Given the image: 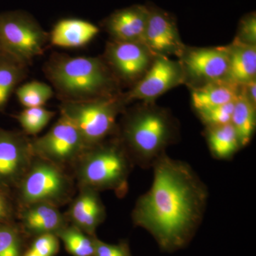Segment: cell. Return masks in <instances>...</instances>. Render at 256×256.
<instances>
[{
  "label": "cell",
  "mask_w": 256,
  "mask_h": 256,
  "mask_svg": "<svg viewBox=\"0 0 256 256\" xmlns=\"http://www.w3.org/2000/svg\"><path fill=\"white\" fill-rule=\"evenodd\" d=\"M28 66L0 50V112H4L13 92L28 74Z\"/></svg>",
  "instance_id": "ffe728a7"
},
{
  "label": "cell",
  "mask_w": 256,
  "mask_h": 256,
  "mask_svg": "<svg viewBox=\"0 0 256 256\" xmlns=\"http://www.w3.org/2000/svg\"><path fill=\"white\" fill-rule=\"evenodd\" d=\"M154 57L143 44L111 40L104 58L119 82L136 84L146 73Z\"/></svg>",
  "instance_id": "8fae6325"
},
{
  "label": "cell",
  "mask_w": 256,
  "mask_h": 256,
  "mask_svg": "<svg viewBox=\"0 0 256 256\" xmlns=\"http://www.w3.org/2000/svg\"><path fill=\"white\" fill-rule=\"evenodd\" d=\"M227 48L229 82L244 86L256 80V45L245 44L234 40Z\"/></svg>",
  "instance_id": "ac0fdd59"
},
{
  "label": "cell",
  "mask_w": 256,
  "mask_h": 256,
  "mask_svg": "<svg viewBox=\"0 0 256 256\" xmlns=\"http://www.w3.org/2000/svg\"><path fill=\"white\" fill-rule=\"evenodd\" d=\"M28 248L42 256H55L60 252V239L56 234H43L32 238Z\"/></svg>",
  "instance_id": "83f0119b"
},
{
  "label": "cell",
  "mask_w": 256,
  "mask_h": 256,
  "mask_svg": "<svg viewBox=\"0 0 256 256\" xmlns=\"http://www.w3.org/2000/svg\"><path fill=\"white\" fill-rule=\"evenodd\" d=\"M256 106L242 92L236 99L232 124L238 134L242 146L252 140L256 130Z\"/></svg>",
  "instance_id": "7402d4cb"
},
{
  "label": "cell",
  "mask_w": 256,
  "mask_h": 256,
  "mask_svg": "<svg viewBox=\"0 0 256 256\" xmlns=\"http://www.w3.org/2000/svg\"><path fill=\"white\" fill-rule=\"evenodd\" d=\"M56 112L44 107L24 108L14 116L22 131L28 137H36L48 126Z\"/></svg>",
  "instance_id": "484cf974"
},
{
  "label": "cell",
  "mask_w": 256,
  "mask_h": 256,
  "mask_svg": "<svg viewBox=\"0 0 256 256\" xmlns=\"http://www.w3.org/2000/svg\"><path fill=\"white\" fill-rule=\"evenodd\" d=\"M122 143L116 136L86 150L70 170L78 188L112 191L119 198L128 193L133 166Z\"/></svg>",
  "instance_id": "277c9868"
},
{
  "label": "cell",
  "mask_w": 256,
  "mask_h": 256,
  "mask_svg": "<svg viewBox=\"0 0 256 256\" xmlns=\"http://www.w3.org/2000/svg\"><path fill=\"white\" fill-rule=\"evenodd\" d=\"M152 168V183L136 202L133 224L150 234L162 252H176L196 235L206 212L208 188L190 164L166 153Z\"/></svg>",
  "instance_id": "6da1fadb"
},
{
  "label": "cell",
  "mask_w": 256,
  "mask_h": 256,
  "mask_svg": "<svg viewBox=\"0 0 256 256\" xmlns=\"http://www.w3.org/2000/svg\"><path fill=\"white\" fill-rule=\"evenodd\" d=\"M94 256H132L127 242L110 244L94 236Z\"/></svg>",
  "instance_id": "f546056e"
},
{
  "label": "cell",
  "mask_w": 256,
  "mask_h": 256,
  "mask_svg": "<svg viewBox=\"0 0 256 256\" xmlns=\"http://www.w3.org/2000/svg\"><path fill=\"white\" fill-rule=\"evenodd\" d=\"M148 18V6L132 5L114 11L104 20V26L112 41L134 42L144 44Z\"/></svg>",
  "instance_id": "2e32d148"
},
{
  "label": "cell",
  "mask_w": 256,
  "mask_h": 256,
  "mask_svg": "<svg viewBox=\"0 0 256 256\" xmlns=\"http://www.w3.org/2000/svg\"><path fill=\"white\" fill-rule=\"evenodd\" d=\"M66 212L68 224L89 236H96V229L106 218L105 205L99 192L86 186L78 188Z\"/></svg>",
  "instance_id": "9a60e30c"
},
{
  "label": "cell",
  "mask_w": 256,
  "mask_h": 256,
  "mask_svg": "<svg viewBox=\"0 0 256 256\" xmlns=\"http://www.w3.org/2000/svg\"><path fill=\"white\" fill-rule=\"evenodd\" d=\"M16 212L12 192L0 188V225L16 222Z\"/></svg>",
  "instance_id": "f1b7e54d"
},
{
  "label": "cell",
  "mask_w": 256,
  "mask_h": 256,
  "mask_svg": "<svg viewBox=\"0 0 256 256\" xmlns=\"http://www.w3.org/2000/svg\"><path fill=\"white\" fill-rule=\"evenodd\" d=\"M34 158L31 138L0 127V188L13 193Z\"/></svg>",
  "instance_id": "9c48e42d"
},
{
  "label": "cell",
  "mask_w": 256,
  "mask_h": 256,
  "mask_svg": "<svg viewBox=\"0 0 256 256\" xmlns=\"http://www.w3.org/2000/svg\"><path fill=\"white\" fill-rule=\"evenodd\" d=\"M48 44V33L31 14L21 10L0 13V45L16 60L28 66Z\"/></svg>",
  "instance_id": "52a82bcc"
},
{
  "label": "cell",
  "mask_w": 256,
  "mask_h": 256,
  "mask_svg": "<svg viewBox=\"0 0 256 256\" xmlns=\"http://www.w3.org/2000/svg\"><path fill=\"white\" fill-rule=\"evenodd\" d=\"M149 8L144 45L154 56L181 57L186 46L182 42L174 18L156 8Z\"/></svg>",
  "instance_id": "4fadbf2b"
},
{
  "label": "cell",
  "mask_w": 256,
  "mask_h": 256,
  "mask_svg": "<svg viewBox=\"0 0 256 256\" xmlns=\"http://www.w3.org/2000/svg\"><path fill=\"white\" fill-rule=\"evenodd\" d=\"M23 256H42L41 255H38V254H36V252H32L31 250L28 248V250H26V252H24Z\"/></svg>",
  "instance_id": "1f68e13d"
},
{
  "label": "cell",
  "mask_w": 256,
  "mask_h": 256,
  "mask_svg": "<svg viewBox=\"0 0 256 256\" xmlns=\"http://www.w3.org/2000/svg\"><path fill=\"white\" fill-rule=\"evenodd\" d=\"M31 139L35 156L69 172L76 162L88 149L77 128L62 114L46 134Z\"/></svg>",
  "instance_id": "ba28073f"
},
{
  "label": "cell",
  "mask_w": 256,
  "mask_h": 256,
  "mask_svg": "<svg viewBox=\"0 0 256 256\" xmlns=\"http://www.w3.org/2000/svg\"><path fill=\"white\" fill-rule=\"evenodd\" d=\"M16 220L31 240L43 234L57 235L69 224L58 207L42 202L18 206Z\"/></svg>",
  "instance_id": "5bb4252c"
},
{
  "label": "cell",
  "mask_w": 256,
  "mask_h": 256,
  "mask_svg": "<svg viewBox=\"0 0 256 256\" xmlns=\"http://www.w3.org/2000/svg\"><path fill=\"white\" fill-rule=\"evenodd\" d=\"M240 86L229 80L210 82L192 88V102L197 112L228 104L237 98Z\"/></svg>",
  "instance_id": "d6986e66"
},
{
  "label": "cell",
  "mask_w": 256,
  "mask_h": 256,
  "mask_svg": "<svg viewBox=\"0 0 256 256\" xmlns=\"http://www.w3.org/2000/svg\"><path fill=\"white\" fill-rule=\"evenodd\" d=\"M235 101L236 100L224 105L216 106L197 112L206 128L230 124Z\"/></svg>",
  "instance_id": "4316f807"
},
{
  "label": "cell",
  "mask_w": 256,
  "mask_h": 256,
  "mask_svg": "<svg viewBox=\"0 0 256 256\" xmlns=\"http://www.w3.org/2000/svg\"><path fill=\"white\" fill-rule=\"evenodd\" d=\"M127 104L121 94L82 102H62L60 114L75 126L88 148L116 134L118 118Z\"/></svg>",
  "instance_id": "8992f818"
},
{
  "label": "cell",
  "mask_w": 256,
  "mask_h": 256,
  "mask_svg": "<svg viewBox=\"0 0 256 256\" xmlns=\"http://www.w3.org/2000/svg\"><path fill=\"white\" fill-rule=\"evenodd\" d=\"M99 32L96 25L86 20L63 18L48 33V42L52 46L60 48H79L90 43Z\"/></svg>",
  "instance_id": "e0dca14e"
},
{
  "label": "cell",
  "mask_w": 256,
  "mask_h": 256,
  "mask_svg": "<svg viewBox=\"0 0 256 256\" xmlns=\"http://www.w3.org/2000/svg\"><path fill=\"white\" fill-rule=\"evenodd\" d=\"M2 50V48L1 45H0V50Z\"/></svg>",
  "instance_id": "d6a6232c"
},
{
  "label": "cell",
  "mask_w": 256,
  "mask_h": 256,
  "mask_svg": "<svg viewBox=\"0 0 256 256\" xmlns=\"http://www.w3.org/2000/svg\"><path fill=\"white\" fill-rule=\"evenodd\" d=\"M77 191L72 173L35 156L13 196L18 207L42 202L60 208L68 205Z\"/></svg>",
  "instance_id": "5b68a950"
},
{
  "label": "cell",
  "mask_w": 256,
  "mask_h": 256,
  "mask_svg": "<svg viewBox=\"0 0 256 256\" xmlns=\"http://www.w3.org/2000/svg\"><path fill=\"white\" fill-rule=\"evenodd\" d=\"M68 224L57 234L67 252L72 256H94V236Z\"/></svg>",
  "instance_id": "cb8c5ba5"
},
{
  "label": "cell",
  "mask_w": 256,
  "mask_h": 256,
  "mask_svg": "<svg viewBox=\"0 0 256 256\" xmlns=\"http://www.w3.org/2000/svg\"><path fill=\"white\" fill-rule=\"evenodd\" d=\"M206 138L210 152L216 159H230L242 148L232 122L207 128Z\"/></svg>",
  "instance_id": "44dd1931"
},
{
  "label": "cell",
  "mask_w": 256,
  "mask_h": 256,
  "mask_svg": "<svg viewBox=\"0 0 256 256\" xmlns=\"http://www.w3.org/2000/svg\"><path fill=\"white\" fill-rule=\"evenodd\" d=\"M30 242L18 222L0 225V256H23Z\"/></svg>",
  "instance_id": "603a6c76"
},
{
  "label": "cell",
  "mask_w": 256,
  "mask_h": 256,
  "mask_svg": "<svg viewBox=\"0 0 256 256\" xmlns=\"http://www.w3.org/2000/svg\"><path fill=\"white\" fill-rule=\"evenodd\" d=\"M44 72L62 102H82L120 94V82L104 58L56 54Z\"/></svg>",
  "instance_id": "7a4b0ae2"
},
{
  "label": "cell",
  "mask_w": 256,
  "mask_h": 256,
  "mask_svg": "<svg viewBox=\"0 0 256 256\" xmlns=\"http://www.w3.org/2000/svg\"><path fill=\"white\" fill-rule=\"evenodd\" d=\"M235 41L248 45H256V13L246 15L239 24L238 34Z\"/></svg>",
  "instance_id": "4dcf8cb0"
},
{
  "label": "cell",
  "mask_w": 256,
  "mask_h": 256,
  "mask_svg": "<svg viewBox=\"0 0 256 256\" xmlns=\"http://www.w3.org/2000/svg\"><path fill=\"white\" fill-rule=\"evenodd\" d=\"M176 129L166 111L151 106L124 110L116 134L133 164L152 168L174 142Z\"/></svg>",
  "instance_id": "3957f363"
},
{
  "label": "cell",
  "mask_w": 256,
  "mask_h": 256,
  "mask_svg": "<svg viewBox=\"0 0 256 256\" xmlns=\"http://www.w3.org/2000/svg\"><path fill=\"white\" fill-rule=\"evenodd\" d=\"M15 94L24 107L36 108L44 107L55 92L52 86L46 82L33 80L18 86Z\"/></svg>",
  "instance_id": "d4e9b609"
},
{
  "label": "cell",
  "mask_w": 256,
  "mask_h": 256,
  "mask_svg": "<svg viewBox=\"0 0 256 256\" xmlns=\"http://www.w3.org/2000/svg\"><path fill=\"white\" fill-rule=\"evenodd\" d=\"M184 82L182 67L180 60L156 56L144 76L124 96L128 104L134 100L150 102Z\"/></svg>",
  "instance_id": "7c38bea8"
},
{
  "label": "cell",
  "mask_w": 256,
  "mask_h": 256,
  "mask_svg": "<svg viewBox=\"0 0 256 256\" xmlns=\"http://www.w3.org/2000/svg\"><path fill=\"white\" fill-rule=\"evenodd\" d=\"M184 82L192 88L210 82L228 80L227 46L185 48L180 57Z\"/></svg>",
  "instance_id": "30bf717a"
}]
</instances>
